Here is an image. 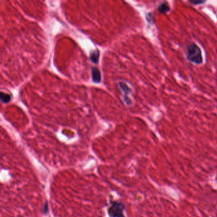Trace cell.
Segmentation results:
<instances>
[{
    "label": "cell",
    "mask_w": 217,
    "mask_h": 217,
    "mask_svg": "<svg viewBox=\"0 0 217 217\" xmlns=\"http://www.w3.org/2000/svg\"><path fill=\"white\" fill-rule=\"evenodd\" d=\"M92 78L94 82L99 83L101 82V73L98 68L95 67L92 68Z\"/></svg>",
    "instance_id": "cell-4"
},
{
    "label": "cell",
    "mask_w": 217,
    "mask_h": 217,
    "mask_svg": "<svg viewBox=\"0 0 217 217\" xmlns=\"http://www.w3.org/2000/svg\"><path fill=\"white\" fill-rule=\"evenodd\" d=\"M186 57L187 60L194 65H201L203 63V57L201 48L194 42L190 43L187 47Z\"/></svg>",
    "instance_id": "cell-1"
},
{
    "label": "cell",
    "mask_w": 217,
    "mask_h": 217,
    "mask_svg": "<svg viewBox=\"0 0 217 217\" xmlns=\"http://www.w3.org/2000/svg\"><path fill=\"white\" fill-rule=\"evenodd\" d=\"M0 98H1L2 102L4 103H7L11 100V96L6 93H1V96H0Z\"/></svg>",
    "instance_id": "cell-7"
},
{
    "label": "cell",
    "mask_w": 217,
    "mask_h": 217,
    "mask_svg": "<svg viewBox=\"0 0 217 217\" xmlns=\"http://www.w3.org/2000/svg\"><path fill=\"white\" fill-rule=\"evenodd\" d=\"M90 59L95 64H97L99 59V52L98 50H95L90 53Z\"/></svg>",
    "instance_id": "cell-6"
},
{
    "label": "cell",
    "mask_w": 217,
    "mask_h": 217,
    "mask_svg": "<svg viewBox=\"0 0 217 217\" xmlns=\"http://www.w3.org/2000/svg\"><path fill=\"white\" fill-rule=\"evenodd\" d=\"M189 3L193 5H199L205 3L206 1H189Z\"/></svg>",
    "instance_id": "cell-8"
},
{
    "label": "cell",
    "mask_w": 217,
    "mask_h": 217,
    "mask_svg": "<svg viewBox=\"0 0 217 217\" xmlns=\"http://www.w3.org/2000/svg\"><path fill=\"white\" fill-rule=\"evenodd\" d=\"M170 6L167 2H163L158 6V11L162 14H167L170 11Z\"/></svg>",
    "instance_id": "cell-5"
},
{
    "label": "cell",
    "mask_w": 217,
    "mask_h": 217,
    "mask_svg": "<svg viewBox=\"0 0 217 217\" xmlns=\"http://www.w3.org/2000/svg\"><path fill=\"white\" fill-rule=\"evenodd\" d=\"M120 88L121 90L124 92V99L125 102L128 105H131L132 104V100L129 96V93H131V89L129 87V86L124 82H120L119 84Z\"/></svg>",
    "instance_id": "cell-3"
},
{
    "label": "cell",
    "mask_w": 217,
    "mask_h": 217,
    "mask_svg": "<svg viewBox=\"0 0 217 217\" xmlns=\"http://www.w3.org/2000/svg\"><path fill=\"white\" fill-rule=\"evenodd\" d=\"M124 209V207L122 204L113 203L109 209V214L112 217H125Z\"/></svg>",
    "instance_id": "cell-2"
}]
</instances>
